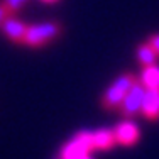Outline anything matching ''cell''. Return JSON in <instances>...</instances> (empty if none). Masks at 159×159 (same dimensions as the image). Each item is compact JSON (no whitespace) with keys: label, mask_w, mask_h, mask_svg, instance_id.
Returning a JSON list of instances; mask_svg holds the SVG:
<instances>
[{"label":"cell","mask_w":159,"mask_h":159,"mask_svg":"<svg viewBox=\"0 0 159 159\" xmlns=\"http://www.w3.org/2000/svg\"><path fill=\"white\" fill-rule=\"evenodd\" d=\"M142 85L147 90H159V68L154 66H147L142 73Z\"/></svg>","instance_id":"obj_10"},{"label":"cell","mask_w":159,"mask_h":159,"mask_svg":"<svg viewBox=\"0 0 159 159\" xmlns=\"http://www.w3.org/2000/svg\"><path fill=\"white\" fill-rule=\"evenodd\" d=\"M59 32H61V27L58 24H54V22L31 25V27H25L24 43L29 44V46H41V44L54 39Z\"/></svg>","instance_id":"obj_2"},{"label":"cell","mask_w":159,"mask_h":159,"mask_svg":"<svg viewBox=\"0 0 159 159\" xmlns=\"http://www.w3.org/2000/svg\"><path fill=\"white\" fill-rule=\"evenodd\" d=\"M144 95H146V88H144L142 83L135 81L132 85V88L125 93L122 100V112L127 119H132V117L137 115V112L142 108V100Z\"/></svg>","instance_id":"obj_4"},{"label":"cell","mask_w":159,"mask_h":159,"mask_svg":"<svg viewBox=\"0 0 159 159\" xmlns=\"http://www.w3.org/2000/svg\"><path fill=\"white\" fill-rule=\"evenodd\" d=\"M3 32L10 37L12 41H17V43H24V36H25V25L22 22L16 20V19H7L2 22Z\"/></svg>","instance_id":"obj_7"},{"label":"cell","mask_w":159,"mask_h":159,"mask_svg":"<svg viewBox=\"0 0 159 159\" xmlns=\"http://www.w3.org/2000/svg\"><path fill=\"white\" fill-rule=\"evenodd\" d=\"M81 159H92V157H88V156H86V157H81Z\"/></svg>","instance_id":"obj_14"},{"label":"cell","mask_w":159,"mask_h":159,"mask_svg":"<svg viewBox=\"0 0 159 159\" xmlns=\"http://www.w3.org/2000/svg\"><path fill=\"white\" fill-rule=\"evenodd\" d=\"M92 149H93L92 134H90V132H80L73 141L68 142L66 146H64V149L61 152V159H81V157H86Z\"/></svg>","instance_id":"obj_3"},{"label":"cell","mask_w":159,"mask_h":159,"mask_svg":"<svg viewBox=\"0 0 159 159\" xmlns=\"http://www.w3.org/2000/svg\"><path fill=\"white\" fill-rule=\"evenodd\" d=\"M24 2H25V0H3L2 7L5 9L7 16H9V14H14V12H17V10L22 7V3H24Z\"/></svg>","instance_id":"obj_11"},{"label":"cell","mask_w":159,"mask_h":159,"mask_svg":"<svg viewBox=\"0 0 159 159\" xmlns=\"http://www.w3.org/2000/svg\"><path fill=\"white\" fill-rule=\"evenodd\" d=\"M113 134H115V142L122 146H132L139 139V129L132 122H122L113 130Z\"/></svg>","instance_id":"obj_5"},{"label":"cell","mask_w":159,"mask_h":159,"mask_svg":"<svg viewBox=\"0 0 159 159\" xmlns=\"http://www.w3.org/2000/svg\"><path fill=\"white\" fill-rule=\"evenodd\" d=\"M44 2H52V0H44Z\"/></svg>","instance_id":"obj_15"},{"label":"cell","mask_w":159,"mask_h":159,"mask_svg":"<svg viewBox=\"0 0 159 159\" xmlns=\"http://www.w3.org/2000/svg\"><path fill=\"white\" fill-rule=\"evenodd\" d=\"M142 113L149 120H154L159 117V90H147L142 100Z\"/></svg>","instance_id":"obj_6"},{"label":"cell","mask_w":159,"mask_h":159,"mask_svg":"<svg viewBox=\"0 0 159 159\" xmlns=\"http://www.w3.org/2000/svg\"><path fill=\"white\" fill-rule=\"evenodd\" d=\"M149 44H151L154 49H156V52L159 54V34H157V36H152V37H151V39H149Z\"/></svg>","instance_id":"obj_12"},{"label":"cell","mask_w":159,"mask_h":159,"mask_svg":"<svg viewBox=\"0 0 159 159\" xmlns=\"http://www.w3.org/2000/svg\"><path fill=\"white\" fill-rule=\"evenodd\" d=\"M5 17H7V12H5V9H3L2 5H0V24H2L3 20H5Z\"/></svg>","instance_id":"obj_13"},{"label":"cell","mask_w":159,"mask_h":159,"mask_svg":"<svg viewBox=\"0 0 159 159\" xmlns=\"http://www.w3.org/2000/svg\"><path fill=\"white\" fill-rule=\"evenodd\" d=\"M157 52H156V49H154L151 44H142V46H139L137 49V59H139V63L142 64V66H154L157 61Z\"/></svg>","instance_id":"obj_9"},{"label":"cell","mask_w":159,"mask_h":159,"mask_svg":"<svg viewBox=\"0 0 159 159\" xmlns=\"http://www.w3.org/2000/svg\"><path fill=\"white\" fill-rule=\"evenodd\" d=\"M92 144L93 149H110L115 144V134H113V130H108V129L97 130L95 134H92Z\"/></svg>","instance_id":"obj_8"},{"label":"cell","mask_w":159,"mask_h":159,"mask_svg":"<svg viewBox=\"0 0 159 159\" xmlns=\"http://www.w3.org/2000/svg\"><path fill=\"white\" fill-rule=\"evenodd\" d=\"M134 83H135V80L132 75H122V76H119L115 80V83L107 90L103 100H102V105L105 108H113L117 105H120L124 97H125V93L132 88Z\"/></svg>","instance_id":"obj_1"}]
</instances>
